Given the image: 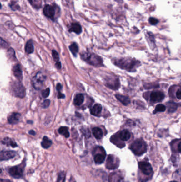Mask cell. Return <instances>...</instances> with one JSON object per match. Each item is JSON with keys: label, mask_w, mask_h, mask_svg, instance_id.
Instances as JSON below:
<instances>
[{"label": "cell", "mask_w": 181, "mask_h": 182, "mask_svg": "<svg viewBox=\"0 0 181 182\" xmlns=\"http://www.w3.org/2000/svg\"><path fill=\"white\" fill-rule=\"evenodd\" d=\"M120 164V160L118 158L113 155H109L107 157L106 167L109 169H115L118 168Z\"/></svg>", "instance_id": "cell-7"}, {"label": "cell", "mask_w": 181, "mask_h": 182, "mask_svg": "<svg viewBox=\"0 0 181 182\" xmlns=\"http://www.w3.org/2000/svg\"><path fill=\"white\" fill-rule=\"evenodd\" d=\"M168 112H174L178 109V108L181 106L180 104H176L174 102H168L167 103Z\"/></svg>", "instance_id": "cell-19"}, {"label": "cell", "mask_w": 181, "mask_h": 182, "mask_svg": "<svg viewBox=\"0 0 181 182\" xmlns=\"http://www.w3.org/2000/svg\"><path fill=\"white\" fill-rule=\"evenodd\" d=\"M34 51V47H33V43L32 40H28L27 42L26 46H25V51L28 54H30L33 52Z\"/></svg>", "instance_id": "cell-23"}, {"label": "cell", "mask_w": 181, "mask_h": 182, "mask_svg": "<svg viewBox=\"0 0 181 182\" xmlns=\"http://www.w3.org/2000/svg\"><path fill=\"white\" fill-rule=\"evenodd\" d=\"M49 93H50V89L49 88H47L46 89L43 90L42 92V95L43 98H48V96H49Z\"/></svg>", "instance_id": "cell-31"}, {"label": "cell", "mask_w": 181, "mask_h": 182, "mask_svg": "<svg viewBox=\"0 0 181 182\" xmlns=\"http://www.w3.org/2000/svg\"><path fill=\"white\" fill-rule=\"evenodd\" d=\"M102 110V107L100 104H96L90 109V113L93 116H98Z\"/></svg>", "instance_id": "cell-17"}, {"label": "cell", "mask_w": 181, "mask_h": 182, "mask_svg": "<svg viewBox=\"0 0 181 182\" xmlns=\"http://www.w3.org/2000/svg\"><path fill=\"white\" fill-rule=\"evenodd\" d=\"M29 134L32 135H35L36 133L35 131H33V130H31L30 131H29Z\"/></svg>", "instance_id": "cell-43"}, {"label": "cell", "mask_w": 181, "mask_h": 182, "mask_svg": "<svg viewBox=\"0 0 181 182\" xmlns=\"http://www.w3.org/2000/svg\"><path fill=\"white\" fill-rule=\"evenodd\" d=\"M82 131H83V135L87 137L90 136V131H88V130L84 129V130H82Z\"/></svg>", "instance_id": "cell-36"}, {"label": "cell", "mask_w": 181, "mask_h": 182, "mask_svg": "<svg viewBox=\"0 0 181 182\" xmlns=\"http://www.w3.org/2000/svg\"><path fill=\"white\" fill-rule=\"evenodd\" d=\"M2 143L7 146H11V147H17V144L13 140L11 139L9 137H5L2 141Z\"/></svg>", "instance_id": "cell-20"}, {"label": "cell", "mask_w": 181, "mask_h": 182, "mask_svg": "<svg viewBox=\"0 0 181 182\" xmlns=\"http://www.w3.org/2000/svg\"><path fill=\"white\" fill-rule=\"evenodd\" d=\"M23 170L21 166L12 167L8 169V173L14 179H20L23 177Z\"/></svg>", "instance_id": "cell-8"}, {"label": "cell", "mask_w": 181, "mask_h": 182, "mask_svg": "<svg viewBox=\"0 0 181 182\" xmlns=\"http://www.w3.org/2000/svg\"><path fill=\"white\" fill-rule=\"evenodd\" d=\"M69 32H74L77 34H80L82 32V28L80 25L78 23H73L71 25L69 29Z\"/></svg>", "instance_id": "cell-16"}, {"label": "cell", "mask_w": 181, "mask_h": 182, "mask_svg": "<svg viewBox=\"0 0 181 182\" xmlns=\"http://www.w3.org/2000/svg\"><path fill=\"white\" fill-rule=\"evenodd\" d=\"M28 1L35 9H40L42 7V0H28Z\"/></svg>", "instance_id": "cell-27"}, {"label": "cell", "mask_w": 181, "mask_h": 182, "mask_svg": "<svg viewBox=\"0 0 181 182\" xmlns=\"http://www.w3.org/2000/svg\"><path fill=\"white\" fill-rule=\"evenodd\" d=\"M117 66L121 68L128 70L129 72H133L139 66L140 62L132 58H122L117 60L114 62Z\"/></svg>", "instance_id": "cell-1"}, {"label": "cell", "mask_w": 181, "mask_h": 182, "mask_svg": "<svg viewBox=\"0 0 181 182\" xmlns=\"http://www.w3.org/2000/svg\"><path fill=\"white\" fill-rule=\"evenodd\" d=\"M20 119H21V115L17 112H14L8 117V120L10 124L15 125L18 124L19 122Z\"/></svg>", "instance_id": "cell-13"}, {"label": "cell", "mask_w": 181, "mask_h": 182, "mask_svg": "<svg viewBox=\"0 0 181 182\" xmlns=\"http://www.w3.org/2000/svg\"><path fill=\"white\" fill-rule=\"evenodd\" d=\"M16 155V152L13 151H2L0 153L1 161L11 159L13 158H14Z\"/></svg>", "instance_id": "cell-12"}, {"label": "cell", "mask_w": 181, "mask_h": 182, "mask_svg": "<svg viewBox=\"0 0 181 182\" xmlns=\"http://www.w3.org/2000/svg\"><path fill=\"white\" fill-rule=\"evenodd\" d=\"M139 167L143 173L146 175L153 173V168L149 163L147 161H141L139 163Z\"/></svg>", "instance_id": "cell-10"}, {"label": "cell", "mask_w": 181, "mask_h": 182, "mask_svg": "<svg viewBox=\"0 0 181 182\" xmlns=\"http://www.w3.org/2000/svg\"><path fill=\"white\" fill-rule=\"evenodd\" d=\"M165 98V94L160 91H153L150 95V99L151 101L157 103L161 102Z\"/></svg>", "instance_id": "cell-11"}, {"label": "cell", "mask_w": 181, "mask_h": 182, "mask_svg": "<svg viewBox=\"0 0 181 182\" xmlns=\"http://www.w3.org/2000/svg\"><path fill=\"white\" fill-rule=\"evenodd\" d=\"M69 129L67 127H61L59 129H58V133H60V134L63 135L64 136H65L66 138H68L70 136V133L69 132Z\"/></svg>", "instance_id": "cell-25"}, {"label": "cell", "mask_w": 181, "mask_h": 182, "mask_svg": "<svg viewBox=\"0 0 181 182\" xmlns=\"http://www.w3.org/2000/svg\"><path fill=\"white\" fill-rule=\"evenodd\" d=\"M166 107L165 105L159 104L156 107L155 110L153 111V114H156L158 112H164L166 110Z\"/></svg>", "instance_id": "cell-28"}, {"label": "cell", "mask_w": 181, "mask_h": 182, "mask_svg": "<svg viewBox=\"0 0 181 182\" xmlns=\"http://www.w3.org/2000/svg\"><path fill=\"white\" fill-rule=\"evenodd\" d=\"M178 151L179 152V153H181V142L178 144Z\"/></svg>", "instance_id": "cell-42"}, {"label": "cell", "mask_w": 181, "mask_h": 182, "mask_svg": "<svg viewBox=\"0 0 181 182\" xmlns=\"http://www.w3.org/2000/svg\"><path fill=\"white\" fill-rule=\"evenodd\" d=\"M93 133L95 138L98 140L101 139L103 137V131L99 127H94L93 129Z\"/></svg>", "instance_id": "cell-24"}, {"label": "cell", "mask_w": 181, "mask_h": 182, "mask_svg": "<svg viewBox=\"0 0 181 182\" xmlns=\"http://www.w3.org/2000/svg\"><path fill=\"white\" fill-rule=\"evenodd\" d=\"M175 182V181H173V182Z\"/></svg>", "instance_id": "cell-46"}, {"label": "cell", "mask_w": 181, "mask_h": 182, "mask_svg": "<svg viewBox=\"0 0 181 182\" xmlns=\"http://www.w3.org/2000/svg\"><path fill=\"white\" fill-rule=\"evenodd\" d=\"M58 99H64L65 98V95L64 94L61 93L60 92H58Z\"/></svg>", "instance_id": "cell-39"}, {"label": "cell", "mask_w": 181, "mask_h": 182, "mask_svg": "<svg viewBox=\"0 0 181 182\" xmlns=\"http://www.w3.org/2000/svg\"><path fill=\"white\" fill-rule=\"evenodd\" d=\"M119 137L123 141H128L131 137L130 131L127 130H123L119 134Z\"/></svg>", "instance_id": "cell-18"}, {"label": "cell", "mask_w": 181, "mask_h": 182, "mask_svg": "<svg viewBox=\"0 0 181 182\" xmlns=\"http://www.w3.org/2000/svg\"><path fill=\"white\" fill-rule=\"evenodd\" d=\"M1 182H11L9 180H3V179H1Z\"/></svg>", "instance_id": "cell-44"}, {"label": "cell", "mask_w": 181, "mask_h": 182, "mask_svg": "<svg viewBox=\"0 0 181 182\" xmlns=\"http://www.w3.org/2000/svg\"><path fill=\"white\" fill-rule=\"evenodd\" d=\"M1 47H7L8 46L7 43L5 42L1 38Z\"/></svg>", "instance_id": "cell-38"}, {"label": "cell", "mask_w": 181, "mask_h": 182, "mask_svg": "<svg viewBox=\"0 0 181 182\" xmlns=\"http://www.w3.org/2000/svg\"><path fill=\"white\" fill-rule=\"evenodd\" d=\"M56 6L57 5L56 4L54 5V6L50 5H45V7L43 9V12L45 16L52 20H54L56 10L58 8V7L56 8Z\"/></svg>", "instance_id": "cell-9"}, {"label": "cell", "mask_w": 181, "mask_h": 182, "mask_svg": "<svg viewBox=\"0 0 181 182\" xmlns=\"http://www.w3.org/2000/svg\"><path fill=\"white\" fill-rule=\"evenodd\" d=\"M13 74H14V76L17 78L19 79V81L22 80V78H23V72H22L21 67H20L19 64L16 65L13 67Z\"/></svg>", "instance_id": "cell-14"}, {"label": "cell", "mask_w": 181, "mask_h": 182, "mask_svg": "<svg viewBox=\"0 0 181 182\" xmlns=\"http://www.w3.org/2000/svg\"><path fill=\"white\" fill-rule=\"evenodd\" d=\"M46 77L41 72H38L32 79V84L33 88L37 90L42 89L43 84L46 80Z\"/></svg>", "instance_id": "cell-5"}, {"label": "cell", "mask_w": 181, "mask_h": 182, "mask_svg": "<svg viewBox=\"0 0 181 182\" xmlns=\"http://www.w3.org/2000/svg\"><path fill=\"white\" fill-rule=\"evenodd\" d=\"M11 89L13 91V94L14 96L23 98L26 95V89L23 84L20 82H14L13 83Z\"/></svg>", "instance_id": "cell-4"}, {"label": "cell", "mask_w": 181, "mask_h": 182, "mask_svg": "<svg viewBox=\"0 0 181 182\" xmlns=\"http://www.w3.org/2000/svg\"><path fill=\"white\" fill-rule=\"evenodd\" d=\"M50 102H51L50 100H48V99L44 100L42 104V107L43 109L48 108V107H49V105H50Z\"/></svg>", "instance_id": "cell-33"}, {"label": "cell", "mask_w": 181, "mask_h": 182, "mask_svg": "<svg viewBox=\"0 0 181 182\" xmlns=\"http://www.w3.org/2000/svg\"><path fill=\"white\" fill-rule=\"evenodd\" d=\"M130 149L134 154L141 156L147 151V144L142 139H138L131 145Z\"/></svg>", "instance_id": "cell-2"}, {"label": "cell", "mask_w": 181, "mask_h": 182, "mask_svg": "<svg viewBox=\"0 0 181 182\" xmlns=\"http://www.w3.org/2000/svg\"><path fill=\"white\" fill-rule=\"evenodd\" d=\"M81 58L90 65L99 66L102 65L103 60L100 56L96 54L89 53H84L81 55Z\"/></svg>", "instance_id": "cell-3"}, {"label": "cell", "mask_w": 181, "mask_h": 182, "mask_svg": "<svg viewBox=\"0 0 181 182\" xmlns=\"http://www.w3.org/2000/svg\"><path fill=\"white\" fill-rule=\"evenodd\" d=\"M30 121L31 120H28V121H27V123H28V124H33V121Z\"/></svg>", "instance_id": "cell-45"}, {"label": "cell", "mask_w": 181, "mask_h": 182, "mask_svg": "<svg viewBox=\"0 0 181 182\" xmlns=\"http://www.w3.org/2000/svg\"><path fill=\"white\" fill-rule=\"evenodd\" d=\"M84 96L83 94H78L74 99V104L76 105H80L84 101Z\"/></svg>", "instance_id": "cell-22"}, {"label": "cell", "mask_w": 181, "mask_h": 182, "mask_svg": "<svg viewBox=\"0 0 181 182\" xmlns=\"http://www.w3.org/2000/svg\"><path fill=\"white\" fill-rule=\"evenodd\" d=\"M115 97L124 105H128L131 102L130 98L128 96L117 94L115 95Z\"/></svg>", "instance_id": "cell-15"}, {"label": "cell", "mask_w": 181, "mask_h": 182, "mask_svg": "<svg viewBox=\"0 0 181 182\" xmlns=\"http://www.w3.org/2000/svg\"><path fill=\"white\" fill-rule=\"evenodd\" d=\"M52 56H53L54 60L56 62V63L60 62V56H59L58 53L57 51H55V50H53L52 51Z\"/></svg>", "instance_id": "cell-30"}, {"label": "cell", "mask_w": 181, "mask_h": 182, "mask_svg": "<svg viewBox=\"0 0 181 182\" xmlns=\"http://www.w3.org/2000/svg\"><path fill=\"white\" fill-rule=\"evenodd\" d=\"M52 144V141L48 138V137L44 136L41 142V145L44 149L49 148Z\"/></svg>", "instance_id": "cell-21"}, {"label": "cell", "mask_w": 181, "mask_h": 182, "mask_svg": "<svg viewBox=\"0 0 181 182\" xmlns=\"http://www.w3.org/2000/svg\"><path fill=\"white\" fill-rule=\"evenodd\" d=\"M149 21L150 24L153 25H157L159 23V21L157 19L153 17L150 18L149 19Z\"/></svg>", "instance_id": "cell-34"}, {"label": "cell", "mask_w": 181, "mask_h": 182, "mask_svg": "<svg viewBox=\"0 0 181 182\" xmlns=\"http://www.w3.org/2000/svg\"><path fill=\"white\" fill-rule=\"evenodd\" d=\"M10 7L12 10L14 11L19 10L20 9V7L18 4L16 2H14V1H13V2L11 3L10 4Z\"/></svg>", "instance_id": "cell-32"}, {"label": "cell", "mask_w": 181, "mask_h": 182, "mask_svg": "<svg viewBox=\"0 0 181 182\" xmlns=\"http://www.w3.org/2000/svg\"><path fill=\"white\" fill-rule=\"evenodd\" d=\"M69 49H70V50L71 52L72 53V54L74 56H77V53L79 51V47H78V44L76 43H73L69 46Z\"/></svg>", "instance_id": "cell-26"}, {"label": "cell", "mask_w": 181, "mask_h": 182, "mask_svg": "<svg viewBox=\"0 0 181 182\" xmlns=\"http://www.w3.org/2000/svg\"><path fill=\"white\" fill-rule=\"evenodd\" d=\"M65 182V173L64 172H60L58 174L57 182Z\"/></svg>", "instance_id": "cell-29"}, {"label": "cell", "mask_w": 181, "mask_h": 182, "mask_svg": "<svg viewBox=\"0 0 181 182\" xmlns=\"http://www.w3.org/2000/svg\"><path fill=\"white\" fill-rule=\"evenodd\" d=\"M8 54H9V56L10 55H11V58H15V53H14V50H13L12 48L9 49V50L8 51Z\"/></svg>", "instance_id": "cell-35"}, {"label": "cell", "mask_w": 181, "mask_h": 182, "mask_svg": "<svg viewBox=\"0 0 181 182\" xmlns=\"http://www.w3.org/2000/svg\"><path fill=\"white\" fill-rule=\"evenodd\" d=\"M55 66L57 68L60 69L61 68V63L60 62H57V63H55Z\"/></svg>", "instance_id": "cell-41"}, {"label": "cell", "mask_w": 181, "mask_h": 182, "mask_svg": "<svg viewBox=\"0 0 181 182\" xmlns=\"http://www.w3.org/2000/svg\"><path fill=\"white\" fill-rule=\"evenodd\" d=\"M62 88V86L61 84H60V83L57 84V85H56V89H57V91H58V92H60Z\"/></svg>", "instance_id": "cell-40"}, {"label": "cell", "mask_w": 181, "mask_h": 182, "mask_svg": "<svg viewBox=\"0 0 181 182\" xmlns=\"http://www.w3.org/2000/svg\"><path fill=\"white\" fill-rule=\"evenodd\" d=\"M176 98L179 99V100H181V88L178 89L176 91Z\"/></svg>", "instance_id": "cell-37"}, {"label": "cell", "mask_w": 181, "mask_h": 182, "mask_svg": "<svg viewBox=\"0 0 181 182\" xmlns=\"http://www.w3.org/2000/svg\"><path fill=\"white\" fill-rule=\"evenodd\" d=\"M106 152L104 148L98 147L93 152V159L96 164H102L105 159Z\"/></svg>", "instance_id": "cell-6"}]
</instances>
